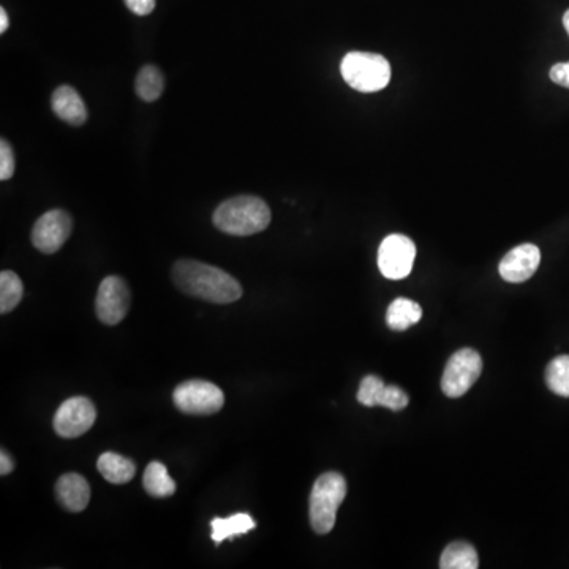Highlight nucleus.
<instances>
[{
	"instance_id": "f257e3e1",
	"label": "nucleus",
	"mask_w": 569,
	"mask_h": 569,
	"mask_svg": "<svg viewBox=\"0 0 569 569\" xmlns=\"http://www.w3.org/2000/svg\"><path fill=\"white\" fill-rule=\"evenodd\" d=\"M173 280L182 293L212 304H231L242 296L238 280L223 269L200 261H178L173 266Z\"/></svg>"
},
{
	"instance_id": "f03ea898",
	"label": "nucleus",
	"mask_w": 569,
	"mask_h": 569,
	"mask_svg": "<svg viewBox=\"0 0 569 569\" xmlns=\"http://www.w3.org/2000/svg\"><path fill=\"white\" fill-rule=\"evenodd\" d=\"M212 222L222 233L252 236L269 227L271 209L258 196H236L215 209Z\"/></svg>"
},
{
	"instance_id": "7ed1b4c3",
	"label": "nucleus",
	"mask_w": 569,
	"mask_h": 569,
	"mask_svg": "<svg viewBox=\"0 0 569 569\" xmlns=\"http://www.w3.org/2000/svg\"><path fill=\"white\" fill-rule=\"evenodd\" d=\"M347 481L340 473L328 472L313 484L309 500L310 525L318 535H328L336 525L337 511L347 497Z\"/></svg>"
},
{
	"instance_id": "20e7f679",
	"label": "nucleus",
	"mask_w": 569,
	"mask_h": 569,
	"mask_svg": "<svg viewBox=\"0 0 569 569\" xmlns=\"http://www.w3.org/2000/svg\"><path fill=\"white\" fill-rule=\"evenodd\" d=\"M340 73L348 86L362 94H374L391 83V64L377 53L351 51L343 57Z\"/></svg>"
},
{
	"instance_id": "39448f33",
	"label": "nucleus",
	"mask_w": 569,
	"mask_h": 569,
	"mask_svg": "<svg viewBox=\"0 0 569 569\" xmlns=\"http://www.w3.org/2000/svg\"><path fill=\"white\" fill-rule=\"evenodd\" d=\"M173 402L185 415H215L225 405V394L211 381H184L174 389Z\"/></svg>"
},
{
	"instance_id": "423d86ee",
	"label": "nucleus",
	"mask_w": 569,
	"mask_h": 569,
	"mask_svg": "<svg viewBox=\"0 0 569 569\" xmlns=\"http://www.w3.org/2000/svg\"><path fill=\"white\" fill-rule=\"evenodd\" d=\"M483 372V359L473 348H462L456 351L446 364L441 389L445 396L457 399L467 394L468 389L475 385Z\"/></svg>"
},
{
	"instance_id": "0eeeda50",
	"label": "nucleus",
	"mask_w": 569,
	"mask_h": 569,
	"mask_svg": "<svg viewBox=\"0 0 569 569\" xmlns=\"http://www.w3.org/2000/svg\"><path fill=\"white\" fill-rule=\"evenodd\" d=\"M416 258V245L404 234H389L378 249V269L389 280L410 276Z\"/></svg>"
},
{
	"instance_id": "6e6552de",
	"label": "nucleus",
	"mask_w": 569,
	"mask_h": 569,
	"mask_svg": "<svg viewBox=\"0 0 569 569\" xmlns=\"http://www.w3.org/2000/svg\"><path fill=\"white\" fill-rule=\"evenodd\" d=\"M129 287L121 277L110 276L103 279L95 299V312L103 325L116 326L127 317L130 310Z\"/></svg>"
},
{
	"instance_id": "1a4fd4ad",
	"label": "nucleus",
	"mask_w": 569,
	"mask_h": 569,
	"mask_svg": "<svg viewBox=\"0 0 569 569\" xmlns=\"http://www.w3.org/2000/svg\"><path fill=\"white\" fill-rule=\"evenodd\" d=\"M97 419V410L87 397H72L57 408L53 426L62 438H78L92 429Z\"/></svg>"
},
{
	"instance_id": "9d476101",
	"label": "nucleus",
	"mask_w": 569,
	"mask_h": 569,
	"mask_svg": "<svg viewBox=\"0 0 569 569\" xmlns=\"http://www.w3.org/2000/svg\"><path fill=\"white\" fill-rule=\"evenodd\" d=\"M72 217L62 209H53L35 222L31 239L35 249L46 255L59 252L72 234Z\"/></svg>"
},
{
	"instance_id": "9b49d317",
	"label": "nucleus",
	"mask_w": 569,
	"mask_h": 569,
	"mask_svg": "<svg viewBox=\"0 0 569 569\" xmlns=\"http://www.w3.org/2000/svg\"><path fill=\"white\" fill-rule=\"evenodd\" d=\"M358 402L364 407H385L392 411L404 410L410 397L396 385H385L377 375H367L358 389Z\"/></svg>"
},
{
	"instance_id": "f8f14e48",
	"label": "nucleus",
	"mask_w": 569,
	"mask_h": 569,
	"mask_svg": "<svg viewBox=\"0 0 569 569\" xmlns=\"http://www.w3.org/2000/svg\"><path fill=\"white\" fill-rule=\"evenodd\" d=\"M541 264V250L535 244H521L509 250L500 261L498 272L505 282H527L535 276Z\"/></svg>"
},
{
	"instance_id": "ddd939ff",
	"label": "nucleus",
	"mask_w": 569,
	"mask_h": 569,
	"mask_svg": "<svg viewBox=\"0 0 569 569\" xmlns=\"http://www.w3.org/2000/svg\"><path fill=\"white\" fill-rule=\"evenodd\" d=\"M56 497L70 513H81L91 502V486L78 473H67L57 479Z\"/></svg>"
},
{
	"instance_id": "4468645a",
	"label": "nucleus",
	"mask_w": 569,
	"mask_h": 569,
	"mask_svg": "<svg viewBox=\"0 0 569 569\" xmlns=\"http://www.w3.org/2000/svg\"><path fill=\"white\" fill-rule=\"evenodd\" d=\"M51 106H53L54 114L61 121L73 127H80L87 121L86 105L81 95L72 86L57 87L51 98Z\"/></svg>"
},
{
	"instance_id": "2eb2a0df",
	"label": "nucleus",
	"mask_w": 569,
	"mask_h": 569,
	"mask_svg": "<svg viewBox=\"0 0 569 569\" xmlns=\"http://www.w3.org/2000/svg\"><path fill=\"white\" fill-rule=\"evenodd\" d=\"M97 468L111 484L130 483L136 475L135 462L116 453H105L98 457Z\"/></svg>"
},
{
	"instance_id": "dca6fc26",
	"label": "nucleus",
	"mask_w": 569,
	"mask_h": 569,
	"mask_svg": "<svg viewBox=\"0 0 569 569\" xmlns=\"http://www.w3.org/2000/svg\"><path fill=\"white\" fill-rule=\"evenodd\" d=\"M423 318V309L418 302L407 298H397L389 304L386 323L392 331H407Z\"/></svg>"
},
{
	"instance_id": "f3484780",
	"label": "nucleus",
	"mask_w": 569,
	"mask_h": 569,
	"mask_svg": "<svg viewBox=\"0 0 569 569\" xmlns=\"http://www.w3.org/2000/svg\"><path fill=\"white\" fill-rule=\"evenodd\" d=\"M255 527H257V524L253 521L252 516L247 513L234 514V516L227 517V519L215 517L211 522L212 541L215 544H220L225 539H233L234 536L245 535V533H249Z\"/></svg>"
},
{
	"instance_id": "a211bd4d",
	"label": "nucleus",
	"mask_w": 569,
	"mask_h": 569,
	"mask_svg": "<svg viewBox=\"0 0 569 569\" xmlns=\"http://www.w3.org/2000/svg\"><path fill=\"white\" fill-rule=\"evenodd\" d=\"M441 569H478L479 557L475 547L465 541L446 546L440 558Z\"/></svg>"
},
{
	"instance_id": "6ab92c4d",
	"label": "nucleus",
	"mask_w": 569,
	"mask_h": 569,
	"mask_svg": "<svg viewBox=\"0 0 569 569\" xmlns=\"http://www.w3.org/2000/svg\"><path fill=\"white\" fill-rule=\"evenodd\" d=\"M144 489L147 494L155 498H166L176 492V483L160 462H151L147 465L143 476Z\"/></svg>"
},
{
	"instance_id": "aec40b11",
	"label": "nucleus",
	"mask_w": 569,
	"mask_h": 569,
	"mask_svg": "<svg viewBox=\"0 0 569 569\" xmlns=\"http://www.w3.org/2000/svg\"><path fill=\"white\" fill-rule=\"evenodd\" d=\"M165 89V76L155 65H144L136 76L135 91L144 102H155L162 97Z\"/></svg>"
},
{
	"instance_id": "412c9836",
	"label": "nucleus",
	"mask_w": 569,
	"mask_h": 569,
	"mask_svg": "<svg viewBox=\"0 0 569 569\" xmlns=\"http://www.w3.org/2000/svg\"><path fill=\"white\" fill-rule=\"evenodd\" d=\"M23 282L15 272L4 271L0 274V313L12 312L23 299Z\"/></svg>"
},
{
	"instance_id": "4be33fe9",
	"label": "nucleus",
	"mask_w": 569,
	"mask_h": 569,
	"mask_svg": "<svg viewBox=\"0 0 569 569\" xmlns=\"http://www.w3.org/2000/svg\"><path fill=\"white\" fill-rule=\"evenodd\" d=\"M546 383L554 394L569 399V355L557 356L549 362Z\"/></svg>"
},
{
	"instance_id": "5701e85b",
	"label": "nucleus",
	"mask_w": 569,
	"mask_h": 569,
	"mask_svg": "<svg viewBox=\"0 0 569 569\" xmlns=\"http://www.w3.org/2000/svg\"><path fill=\"white\" fill-rule=\"evenodd\" d=\"M15 174V154L8 141H0V181H8Z\"/></svg>"
},
{
	"instance_id": "b1692460",
	"label": "nucleus",
	"mask_w": 569,
	"mask_h": 569,
	"mask_svg": "<svg viewBox=\"0 0 569 569\" xmlns=\"http://www.w3.org/2000/svg\"><path fill=\"white\" fill-rule=\"evenodd\" d=\"M549 76H551L552 83L569 89V62L555 64L554 67L551 68Z\"/></svg>"
},
{
	"instance_id": "393cba45",
	"label": "nucleus",
	"mask_w": 569,
	"mask_h": 569,
	"mask_svg": "<svg viewBox=\"0 0 569 569\" xmlns=\"http://www.w3.org/2000/svg\"><path fill=\"white\" fill-rule=\"evenodd\" d=\"M130 12L138 16H146L154 12L155 0H125Z\"/></svg>"
},
{
	"instance_id": "a878e982",
	"label": "nucleus",
	"mask_w": 569,
	"mask_h": 569,
	"mask_svg": "<svg viewBox=\"0 0 569 569\" xmlns=\"http://www.w3.org/2000/svg\"><path fill=\"white\" fill-rule=\"evenodd\" d=\"M15 470V462H13L12 456L2 449L0 453V475L7 476Z\"/></svg>"
},
{
	"instance_id": "bb28decb",
	"label": "nucleus",
	"mask_w": 569,
	"mask_h": 569,
	"mask_svg": "<svg viewBox=\"0 0 569 569\" xmlns=\"http://www.w3.org/2000/svg\"><path fill=\"white\" fill-rule=\"evenodd\" d=\"M8 24L10 21H8L7 12H5V8H0V34L7 32Z\"/></svg>"
},
{
	"instance_id": "cd10ccee",
	"label": "nucleus",
	"mask_w": 569,
	"mask_h": 569,
	"mask_svg": "<svg viewBox=\"0 0 569 569\" xmlns=\"http://www.w3.org/2000/svg\"><path fill=\"white\" fill-rule=\"evenodd\" d=\"M563 26H565L566 32L569 35V10H566L565 15H563Z\"/></svg>"
}]
</instances>
